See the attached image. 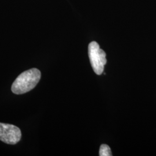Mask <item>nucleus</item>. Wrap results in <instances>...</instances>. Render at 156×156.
I'll return each instance as SVG.
<instances>
[{
	"mask_svg": "<svg viewBox=\"0 0 156 156\" xmlns=\"http://www.w3.org/2000/svg\"><path fill=\"white\" fill-rule=\"evenodd\" d=\"M41 73L37 68H32L20 74L12 85V91L15 94H23L33 89L38 83Z\"/></svg>",
	"mask_w": 156,
	"mask_h": 156,
	"instance_id": "obj_1",
	"label": "nucleus"
},
{
	"mask_svg": "<svg viewBox=\"0 0 156 156\" xmlns=\"http://www.w3.org/2000/svg\"><path fill=\"white\" fill-rule=\"evenodd\" d=\"M88 54L93 71L97 75H100L104 71L107 62L105 52L101 49L97 42L93 41L89 45Z\"/></svg>",
	"mask_w": 156,
	"mask_h": 156,
	"instance_id": "obj_2",
	"label": "nucleus"
},
{
	"mask_svg": "<svg viewBox=\"0 0 156 156\" xmlns=\"http://www.w3.org/2000/svg\"><path fill=\"white\" fill-rule=\"evenodd\" d=\"M99 155L100 156H112L109 146L105 144L101 145L100 149V151H99Z\"/></svg>",
	"mask_w": 156,
	"mask_h": 156,
	"instance_id": "obj_4",
	"label": "nucleus"
},
{
	"mask_svg": "<svg viewBox=\"0 0 156 156\" xmlns=\"http://www.w3.org/2000/svg\"><path fill=\"white\" fill-rule=\"evenodd\" d=\"M22 137L20 128L16 126L5 123H0V140L9 145L17 144Z\"/></svg>",
	"mask_w": 156,
	"mask_h": 156,
	"instance_id": "obj_3",
	"label": "nucleus"
}]
</instances>
